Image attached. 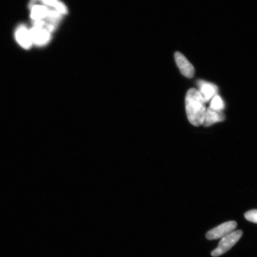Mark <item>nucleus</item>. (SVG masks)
<instances>
[{"mask_svg":"<svg viewBox=\"0 0 257 257\" xmlns=\"http://www.w3.org/2000/svg\"><path fill=\"white\" fill-rule=\"evenodd\" d=\"M245 217L250 222L257 223V210H252L246 212Z\"/></svg>","mask_w":257,"mask_h":257,"instance_id":"obj_12","label":"nucleus"},{"mask_svg":"<svg viewBox=\"0 0 257 257\" xmlns=\"http://www.w3.org/2000/svg\"><path fill=\"white\" fill-rule=\"evenodd\" d=\"M242 234V231L238 230L234 231L222 237L217 248L211 252V255L217 257L224 254L238 242Z\"/></svg>","mask_w":257,"mask_h":257,"instance_id":"obj_3","label":"nucleus"},{"mask_svg":"<svg viewBox=\"0 0 257 257\" xmlns=\"http://www.w3.org/2000/svg\"><path fill=\"white\" fill-rule=\"evenodd\" d=\"M225 120V115L221 111L213 110L209 107L205 112L203 123L205 127L211 126L217 122L223 121Z\"/></svg>","mask_w":257,"mask_h":257,"instance_id":"obj_8","label":"nucleus"},{"mask_svg":"<svg viewBox=\"0 0 257 257\" xmlns=\"http://www.w3.org/2000/svg\"><path fill=\"white\" fill-rule=\"evenodd\" d=\"M39 1L49 6V7L56 10V11L59 12L63 16L68 14V9L60 0H39Z\"/></svg>","mask_w":257,"mask_h":257,"instance_id":"obj_10","label":"nucleus"},{"mask_svg":"<svg viewBox=\"0 0 257 257\" xmlns=\"http://www.w3.org/2000/svg\"><path fill=\"white\" fill-rule=\"evenodd\" d=\"M205 101L198 90L189 89L185 97L186 115L191 124L200 126L203 123L206 107Z\"/></svg>","mask_w":257,"mask_h":257,"instance_id":"obj_2","label":"nucleus"},{"mask_svg":"<svg viewBox=\"0 0 257 257\" xmlns=\"http://www.w3.org/2000/svg\"><path fill=\"white\" fill-rule=\"evenodd\" d=\"M15 38L17 43L25 50H29L33 46L30 29L25 24L19 25L15 31Z\"/></svg>","mask_w":257,"mask_h":257,"instance_id":"obj_5","label":"nucleus"},{"mask_svg":"<svg viewBox=\"0 0 257 257\" xmlns=\"http://www.w3.org/2000/svg\"><path fill=\"white\" fill-rule=\"evenodd\" d=\"M199 91L201 93L205 102H207L216 95L217 89L216 86L210 83H204L201 85L200 91Z\"/></svg>","mask_w":257,"mask_h":257,"instance_id":"obj_9","label":"nucleus"},{"mask_svg":"<svg viewBox=\"0 0 257 257\" xmlns=\"http://www.w3.org/2000/svg\"><path fill=\"white\" fill-rule=\"evenodd\" d=\"M29 9L32 25L46 28L51 33L56 30L63 16L39 0H30Z\"/></svg>","mask_w":257,"mask_h":257,"instance_id":"obj_1","label":"nucleus"},{"mask_svg":"<svg viewBox=\"0 0 257 257\" xmlns=\"http://www.w3.org/2000/svg\"><path fill=\"white\" fill-rule=\"evenodd\" d=\"M175 62L183 75L186 78H192L194 75L195 69L192 64L189 62L186 57L181 53L176 52L175 54Z\"/></svg>","mask_w":257,"mask_h":257,"instance_id":"obj_7","label":"nucleus"},{"mask_svg":"<svg viewBox=\"0 0 257 257\" xmlns=\"http://www.w3.org/2000/svg\"><path fill=\"white\" fill-rule=\"evenodd\" d=\"M30 32L32 43L35 46L44 47L50 43L52 33L47 29L32 25Z\"/></svg>","mask_w":257,"mask_h":257,"instance_id":"obj_4","label":"nucleus"},{"mask_svg":"<svg viewBox=\"0 0 257 257\" xmlns=\"http://www.w3.org/2000/svg\"><path fill=\"white\" fill-rule=\"evenodd\" d=\"M237 227V223L234 221H227L219 225L214 229L208 231L206 233V238L208 240L218 239L232 233Z\"/></svg>","mask_w":257,"mask_h":257,"instance_id":"obj_6","label":"nucleus"},{"mask_svg":"<svg viewBox=\"0 0 257 257\" xmlns=\"http://www.w3.org/2000/svg\"><path fill=\"white\" fill-rule=\"evenodd\" d=\"M210 108L217 111H221L224 108V102L220 96L215 95L212 99Z\"/></svg>","mask_w":257,"mask_h":257,"instance_id":"obj_11","label":"nucleus"}]
</instances>
